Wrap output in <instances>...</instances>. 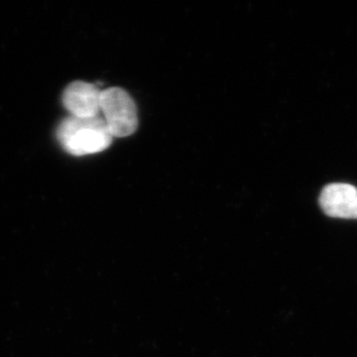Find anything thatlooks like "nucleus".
Returning a JSON list of instances; mask_svg holds the SVG:
<instances>
[{
    "label": "nucleus",
    "mask_w": 357,
    "mask_h": 357,
    "mask_svg": "<svg viewBox=\"0 0 357 357\" xmlns=\"http://www.w3.org/2000/svg\"><path fill=\"white\" fill-rule=\"evenodd\" d=\"M319 204L328 217L357 220V189L344 183L326 185L319 196Z\"/></svg>",
    "instance_id": "obj_4"
},
{
    "label": "nucleus",
    "mask_w": 357,
    "mask_h": 357,
    "mask_svg": "<svg viewBox=\"0 0 357 357\" xmlns=\"http://www.w3.org/2000/svg\"><path fill=\"white\" fill-rule=\"evenodd\" d=\"M102 91L96 84L86 82H73L66 88L63 103L70 116L91 119L100 112Z\"/></svg>",
    "instance_id": "obj_3"
},
{
    "label": "nucleus",
    "mask_w": 357,
    "mask_h": 357,
    "mask_svg": "<svg viewBox=\"0 0 357 357\" xmlns=\"http://www.w3.org/2000/svg\"><path fill=\"white\" fill-rule=\"evenodd\" d=\"M100 112L112 137H128L137 130V107L123 89L109 88L102 91Z\"/></svg>",
    "instance_id": "obj_2"
},
{
    "label": "nucleus",
    "mask_w": 357,
    "mask_h": 357,
    "mask_svg": "<svg viewBox=\"0 0 357 357\" xmlns=\"http://www.w3.org/2000/svg\"><path fill=\"white\" fill-rule=\"evenodd\" d=\"M112 136L100 116H70L59 124L57 139L65 151L74 156L100 153L110 146Z\"/></svg>",
    "instance_id": "obj_1"
}]
</instances>
